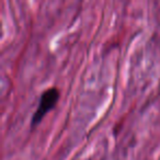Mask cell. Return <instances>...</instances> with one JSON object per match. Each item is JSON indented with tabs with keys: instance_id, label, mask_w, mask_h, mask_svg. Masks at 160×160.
Returning <instances> with one entry per match:
<instances>
[{
	"instance_id": "1",
	"label": "cell",
	"mask_w": 160,
	"mask_h": 160,
	"mask_svg": "<svg viewBox=\"0 0 160 160\" xmlns=\"http://www.w3.org/2000/svg\"><path fill=\"white\" fill-rule=\"evenodd\" d=\"M59 99V90L56 87H49L41 94L40 102H38V109L35 110L31 120V126L34 127L43 120L47 112H49Z\"/></svg>"
}]
</instances>
